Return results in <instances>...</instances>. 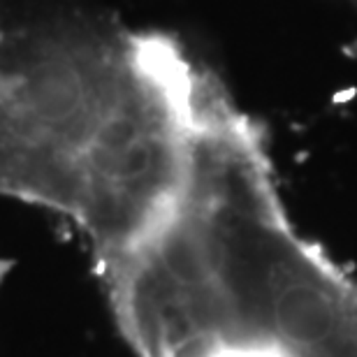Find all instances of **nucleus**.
<instances>
[{
  "instance_id": "nucleus-1",
  "label": "nucleus",
  "mask_w": 357,
  "mask_h": 357,
  "mask_svg": "<svg viewBox=\"0 0 357 357\" xmlns=\"http://www.w3.org/2000/svg\"><path fill=\"white\" fill-rule=\"evenodd\" d=\"M202 68L89 0H0V197L45 206L109 265L181 183Z\"/></svg>"
},
{
  "instance_id": "nucleus-2",
  "label": "nucleus",
  "mask_w": 357,
  "mask_h": 357,
  "mask_svg": "<svg viewBox=\"0 0 357 357\" xmlns=\"http://www.w3.org/2000/svg\"><path fill=\"white\" fill-rule=\"evenodd\" d=\"M271 318L290 344L316 348L337 327V309L323 290L304 281H283L271 288Z\"/></svg>"
}]
</instances>
